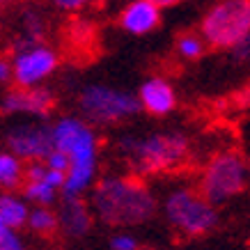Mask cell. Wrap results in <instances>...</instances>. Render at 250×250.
Here are the masks:
<instances>
[{"label":"cell","instance_id":"obj_7","mask_svg":"<svg viewBox=\"0 0 250 250\" xmlns=\"http://www.w3.org/2000/svg\"><path fill=\"white\" fill-rule=\"evenodd\" d=\"M200 35L209 48L234 51L250 35V0H220L200 19Z\"/></svg>","mask_w":250,"mask_h":250},{"label":"cell","instance_id":"obj_9","mask_svg":"<svg viewBox=\"0 0 250 250\" xmlns=\"http://www.w3.org/2000/svg\"><path fill=\"white\" fill-rule=\"evenodd\" d=\"M9 62H12V71H14L12 83L21 90H30V87H42L46 78L53 76L60 64V55L48 44H35L25 46V48H16Z\"/></svg>","mask_w":250,"mask_h":250},{"label":"cell","instance_id":"obj_10","mask_svg":"<svg viewBox=\"0 0 250 250\" xmlns=\"http://www.w3.org/2000/svg\"><path fill=\"white\" fill-rule=\"evenodd\" d=\"M55 108V94L48 87H30V90H7L0 104V110L7 117L14 115H28L35 120L46 122V117L53 113Z\"/></svg>","mask_w":250,"mask_h":250},{"label":"cell","instance_id":"obj_21","mask_svg":"<svg viewBox=\"0 0 250 250\" xmlns=\"http://www.w3.org/2000/svg\"><path fill=\"white\" fill-rule=\"evenodd\" d=\"M44 163H46V167H48V170H53V172H62V174H67L69 167H71V161H69V156H64V154L58 152V149H55V152L51 154V156H48Z\"/></svg>","mask_w":250,"mask_h":250},{"label":"cell","instance_id":"obj_11","mask_svg":"<svg viewBox=\"0 0 250 250\" xmlns=\"http://www.w3.org/2000/svg\"><path fill=\"white\" fill-rule=\"evenodd\" d=\"M58 218H60V232L67 239H83L90 234L94 213H92L90 202H85L83 197L62 193L58 202Z\"/></svg>","mask_w":250,"mask_h":250},{"label":"cell","instance_id":"obj_20","mask_svg":"<svg viewBox=\"0 0 250 250\" xmlns=\"http://www.w3.org/2000/svg\"><path fill=\"white\" fill-rule=\"evenodd\" d=\"M110 250H140V241H138L133 234L129 232H117V234L110 236L108 241Z\"/></svg>","mask_w":250,"mask_h":250},{"label":"cell","instance_id":"obj_2","mask_svg":"<svg viewBox=\"0 0 250 250\" xmlns=\"http://www.w3.org/2000/svg\"><path fill=\"white\" fill-rule=\"evenodd\" d=\"M53 143L55 149L69 156V161H71V167L67 172V184H64L62 193L83 197L99 182L97 131L81 115H62L60 120L53 122Z\"/></svg>","mask_w":250,"mask_h":250},{"label":"cell","instance_id":"obj_1","mask_svg":"<svg viewBox=\"0 0 250 250\" xmlns=\"http://www.w3.org/2000/svg\"><path fill=\"white\" fill-rule=\"evenodd\" d=\"M94 218L106 228H136L156 216L154 190L133 174H104L90 190Z\"/></svg>","mask_w":250,"mask_h":250},{"label":"cell","instance_id":"obj_18","mask_svg":"<svg viewBox=\"0 0 250 250\" xmlns=\"http://www.w3.org/2000/svg\"><path fill=\"white\" fill-rule=\"evenodd\" d=\"M174 46H177V53L182 55L184 60H190V62L202 58L207 51V42L202 39L200 32H182L177 37V42H174Z\"/></svg>","mask_w":250,"mask_h":250},{"label":"cell","instance_id":"obj_24","mask_svg":"<svg viewBox=\"0 0 250 250\" xmlns=\"http://www.w3.org/2000/svg\"><path fill=\"white\" fill-rule=\"evenodd\" d=\"M0 81H2V83H12V81H14L12 62H7V60H2V62H0Z\"/></svg>","mask_w":250,"mask_h":250},{"label":"cell","instance_id":"obj_3","mask_svg":"<svg viewBox=\"0 0 250 250\" xmlns=\"http://www.w3.org/2000/svg\"><path fill=\"white\" fill-rule=\"evenodd\" d=\"M117 152L133 177L166 174L184 166L190 156V140L182 131H149L140 136H122Z\"/></svg>","mask_w":250,"mask_h":250},{"label":"cell","instance_id":"obj_6","mask_svg":"<svg viewBox=\"0 0 250 250\" xmlns=\"http://www.w3.org/2000/svg\"><path fill=\"white\" fill-rule=\"evenodd\" d=\"M163 216L179 234L184 236H205L218 228L220 213L197 188L179 186L172 188L163 200Z\"/></svg>","mask_w":250,"mask_h":250},{"label":"cell","instance_id":"obj_25","mask_svg":"<svg viewBox=\"0 0 250 250\" xmlns=\"http://www.w3.org/2000/svg\"><path fill=\"white\" fill-rule=\"evenodd\" d=\"M83 5H85L83 0H58V2H55V7L69 9V12H76V9H81Z\"/></svg>","mask_w":250,"mask_h":250},{"label":"cell","instance_id":"obj_8","mask_svg":"<svg viewBox=\"0 0 250 250\" xmlns=\"http://www.w3.org/2000/svg\"><path fill=\"white\" fill-rule=\"evenodd\" d=\"M5 147L23 163H44L55 152L53 124L42 120L16 122L5 133Z\"/></svg>","mask_w":250,"mask_h":250},{"label":"cell","instance_id":"obj_13","mask_svg":"<svg viewBox=\"0 0 250 250\" xmlns=\"http://www.w3.org/2000/svg\"><path fill=\"white\" fill-rule=\"evenodd\" d=\"M138 99L145 113L154 117H166L177 108V92L163 76H149L138 87Z\"/></svg>","mask_w":250,"mask_h":250},{"label":"cell","instance_id":"obj_17","mask_svg":"<svg viewBox=\"0 0 250 250\" xmlns=\"http://www.w3.org/2000/svg\"><path fill=\"white\" fill-rule=\"evenodd\" d=\"M23 197L28 200V202H32L35 207H48L51 209V205H55V202H60V190H55L51 184L44 179H39V182H25V186H23Z\"/></svg>","mask_w":250,"mask_h":250},{"label":"cell","instance_id":"obj_15","mask_svg":"<svg viewBox=\"0 0 250 250\" xmlns=\"http://www.w3.org/2000/svg\"><path fill=\"white\" fill-rule=\"evenodd\" d=\"M25 166L28 163H23L7 149L0 152V186L5 188V193H14L16 188L25 186Z\"/></svg>","mask_w":250,"mask_h":250},{"label":"cell","instance_id":"obj_22","mask_svg":"<svg viewBox=\"0 0 250 250\" xmlns=\"http://www.w3.org/2000/svg\"><path fill=\"white\" fill-rule=\"evenodd\" d=\"M228 106H232V108H250V81L243 87H239V90L229 97V101H228Z\"/></svg>","mask_w":250,"mask_h":250},{"label":"cell","instance_id":"obj_19","mask_svg":"<svg viewBox=\"0 0 250 250\" xmlns=\"http://www.w3.org/2000/svg\"><path fill=\"white\" fill-rule=\"evenodd\" d=\"M0 250H28L25 241L21 239V234L16 229L0 228Z\"/></svg>","mask_w":250,"mask_h":250},{"label":"cell","instance_id":"obj_5","mask_svg":"<svg viewBox=\"0 0 250 250\" xmlns=\"http://www.w3.org/2000/svg\"><path fill=\"white\" fill-rule=\"evenodd\" d=\"M78 113L92 126H113L143 110L138 94L106 83H87L76 99Z\"/></svg>","mask_w":250,"mask_h":250},{"label":"cell","instance_id":"obj_23","mask_svg":"<svg viewBox=\"0 0 250 250\" xmlns=\"http://www.w3.org/2000/svg\"><path fill=\"white\" fill-rule=\"evenodd\" d=\"M229 53H232V58L236 62H250V35L236 46L234 51H229Z\"/></svg>","mask_w":250,"mask_h":250},{"label":"cell","instance_id":"obj_16","mask_svg":"<svg viewBox=\"0 0 250 250\" xmlns=\"http://www.w3.org/2000/svg\"><path fill=\"white\" fill-rule=\"evenodd\" d=\"M28 229L37 236H51L60 229V218L58 211L48 207H32L30 218H28Z\"/></svg>","mask_w":250,"mask_h":250},{"label":"cell","instance_id":"obj_4","mask_svg":"<svg viewBox=\"0 0 250 250\" xmlns=\"http://www.w3.org/2000/svg\"><path fill=\"white\" fill-rule=\"evenodd\" d=\"M250 184V163L236 149H223L213 154L200 170L195 188L213 207L228 205L229 200L246 193Z\"/></svg>","mask_w":250,"mask_h":250},{"label":"cell","instance_id":"obj_12","mask_svg":"<svg viewBox=\"0 0 250 250\" xmlns=\"http://www.w3.org/2000/svg\"><path fill=\"white\" fill-rule=\"evenodd\" d=\"M117 23L129 35H149L161 23V2L156 0H133L120 12Z\"/></svg>","mask_w":250,"mask_h":250},{"label":"cell","instance_id":"obj_14","mask_svg":"<svg viewBox=\"0 0 250 250\" xmlns=\"http://www.w3.org/2000/svg\"><path fill=\"white\" fill-rule=\"evenodd\" d=\"M30 207L28 200L16 193H2L0 195V228L19 229L28 228V218H30Z\"/></svg>","mask_w":250,"mask_h":250}]
</instances>
